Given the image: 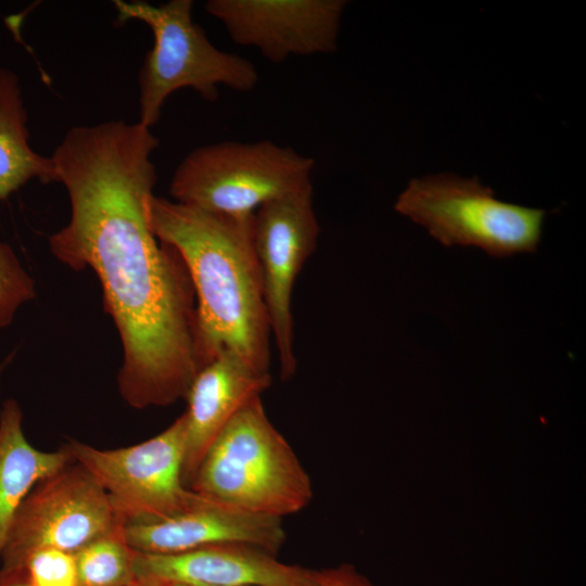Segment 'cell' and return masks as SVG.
Wrapping results in <instances>:
<instances>
[{"label":"cell","mask_w":586,"mask_h":586,"mask_svg":"<svg viewBox=\"0 0 586 586\" xmlns=\"http://www.w3.org/2000/svg\"><path fill=\"white\" fill-rule=\"evenodd\" d=\"M315 586H377L349 563L313 569Z\"/></svg>","instance_id":"obj_19"},{"label":"cell","mask_w":586,"mask_h":586,"mask_svg":"<svg viewBox=\"0 0 586 586\" xmlns=\"http://www.w3.org/2000/svg\"><path fill=\"white\" fill-rule=\"evenodd\" d=\"M148 214L154 235L178 252L190 276L206 362L227 349L269 372L271 331L254 214H220L154 194Z\"/></svg>","instance_id":"obj_2"},{"label":"cell","mask_w":586,"mask_h":586,"mask_svg":"<svg viewBox=\"0 0 586 586\" xmlns=\"http://www.w3.org/2000/svg\"><path fill=\"white\" fill-rule=\"evenodd\" d=\"M78 586H138L135 550L123 535V526L103 535L75 553Z\"/></svg>","instance_id":"obj_16"},{"label":"cell","mask_w":586,"mask_h":586,"mask_svg":"<svg viewBox=\"0 0 586 586\" xmlns=\"http://www.w3.org/2000/svg\"><path fill=\"white\" fill-rule=\"evenodd\" d=\"M11 572H20L29 586H78L75 555L61 549L35 550Z\"/></svg>","instance_id":"obj_18"},{"label":"cell","mask_w":586,"mask_h":586,"mask_svg":"<svg viewBox=\"0 0 586 586\" xmlns=\"http://www.w3.org/2000/svg\"><path fill=\"white\" fill-rule=\"evenodd\" d=\"M33 179L54 182L53 163L31 149L18 78L0 68V202Z\"/></svg>","instance_id":"obj_15"},{"label":"cell","mask_w":586,"mask_h":586,"mask_svg":"<svg viewBox=\"0 0 586 586\" xmlns=\"http://www.w3.org/2000/svg\"><path fill=\"white\" fill-rule=\"evenodd\" d=\"M320 233L314 188L272 200L254 213V246L260 267L271 339L283 380L297 366L292 295L296 278L317 247Z\"/></svg>","instance_id":"obj_9"},{"label":"cell","mask_w":586,"mask_h":586,"mask_svg":"<svg viewBox=\"0 0 586 586\" xmlns=\"http://www.w3.org/2000/svg\"><path fill=\"white\" fill-rule=\"evenodd\" d=\"M344 0H208L206 12L231 40L273 64L337 49Z\"/></svg>","instance_id":"obj_10"},{"label":"cell","mask_w":586,"mask_h":586,"mask_svg":"<svg viewBox=\"0 0 586 586\" xmlns=\"http://www.w3.org/2000/svg\"><path fill=\"white\" fill-rule=\"evenodd\" d=\"M189 488L237 508L283 519L313 500L309 474L268 418L260 396L225 426Z\"/></svg>","instance_id":"obj_3"},{"label":"cell","mask_w":586,"mask_h":586,"mask_svg":"<svg viewBox=\"0 0 586 586\" xmlns=\"http://www.w3.org/2000/svg\"><path fill=\"white\" fill-rule=\"evenodd\" d=\"M66 446L74 461L106 492L124 523L173 517L200 496L182 479L183 415L155 436L128 447L100 449L75 440Z\"/></svg>","instance_id":"obj_7"},{"label":"cell","mask_w":586,"mask_h":586,"mask_svg":"<svg viewBox=\"0 0 586 586\" xmlns=\"http://www.w3.org/2000/svg\"><path fill=\"white\" fill-rule=\"evenodd\" d=\"M270 372L259 371L239 354L219 352L194 377L184 399L186 449L182 479L189 487L207 450L231 419L271 385Z\"/></svg>","instance_id":"obj_13"},{"label":"cell","mask_w":586,"mask_h":586,"mask_svg":"<svg viewBox=\"0 0 586 586\" xmlns=\"http://www.w3.org/2000/svg\"><path fill=\"white\" fill-rule=\"evenodd\" d=\"M65 445L54 451L34 447L23 430V412L14 398L0 409V560L14 515L40 481L73 462Z\"/></svg>","instance_id":"obj_14"},{"label":"cell","mask_w":586,"mask_h":586,"mask_svg":"<svg viewBox=\"0 0 586 586\" xmlns=\"http://www.w3.org/2000/svg\"><path fill=\"white\" fill-rule=\"evenodd\" d=\"M314 167V158L269 140L220 141L182 158L169 194L202 209L251 215L265 203L311 187Z\"/></svg>","instance_id":"obj_5"},{"label":"cell","mask_w":586,"mask_h":586,"mask_svg":"<svg viewBox=\"0 0 586 586\" xmlns=\"http://www.w3.org/2000/svg\"><path fill=\"white\" fill-rule=\"evenodd\" d=\"M123 525L106 492L73 461L40 481L22 501L8 532L0 572L16 570L38 549L75 553Z\"/></svg>","instance_id":"obj_8"},{"label":"cell","mask_w":586,"mask_h":586,"mask_svg":"<svg viewBox=\"0 0 586 586\" xmlns=\"http://www.w3.org/2000/svg\"><path fill=\"white\" fill-rule=\"evenodd\" d=\"M158 139L139 123L74 126L50 156L68 194V222L49 237L53 256L98 277L120 337L118 392L135 409L184 399L203 355L193 285L178 252L149 221Z\"/></svg>","instance_id":"obj_1"},{"label":"cell","mask_w":586,"mask_h":586,"mask_svg":"<svg viewBox=\"0 0 586 586\" xmlns=\"http://www.w3.org/2000/svg\"><path fill=\"white\" fill-rule=\"evenodd\" d=\"M138 586H195L181 583H171L165 581H155V579H140L138 581Z\"/></svg>","instance_id":"obj_21"},{"label":"cell","mask_w":586,"mask_h":586,"mask_svg":"<svg viewBox=\"0 0 586 586\" xmlns=\"http://www.w3.org/2000/svg\"><path fill=\"white\" fill-rule=\"evenodd\" d=\"M0 586H29L20 572H0Z\"/></svg>","instance_id":"obj_20"},{"label":"cell","mask_w":586,"mask_h":586,"mask_svg":"<svg viewBox=\"0 0 586 586\" xmlns=\"http://www.w3.org/2000/svg\"><path fill=\"white\" fill-rule=\"evenodd\" d=\"M394 208L445 246H474L495 258L536 252L547 214L502 202L479 178L455 174L410 180Z\"/></svg>","instance_id":"obj_6"},{"label":"cell","mask_w":586,"mask_h":586,"mask_svg":"<svg viewBox=\"0 0 586 586\" xmlns=\"http://www.w3.org/2000/svg\"><path fill=\"white\" fill-rule=\"evenodd\" d=\"M138 581L195 586H315L313 569L284 563L244 543H220L174 553L135 551Z\"/></svg>","instance_id":"obj_12"},{"label":"cell","mask_w":586,"mask_h":586,"mask_svg":"<svg viewBox=\"0 0 586 586\" xmlns=\"http://www.w3.org/2000/svg\"><path fill=\"white\" fill-rule=\"evenodd\" d=\"M113 3L118 24L140 21L154 38L139 72L140 124L152 128L167 98L181 88H192L205 101L215 102L219 86L238 92H251L257 86L259 74L254 64L215 47L193 21L192 0L158 5L122 0Z\"/></svg>","instance_id":"obj_4"},{"label":"cell","mask_w":586,"mask_h":586,"mask_svg":"<svg viewBox=\"0 0 586 586\" xmlns=\"http://www.w3.org/2000/svg\"><path fill=\"white\" fill-rule=\"evenodd\" d=\"M123 535L131 549L144 553L244 543L277 555L286 538L282 519L253 513L201 494L191 507L173 517L124 523Z\"/></svg>","instance_id":"obj_11"},{"label":"cell","mask_w":586,"mask_h":586,"mask_svg":"<svg viewBox=\"0 0 586 586\" xmlns=\"http://www.w3.org/2000/svg\"><path fill=\"white\" fill-rule=\"evenodd\" d=\"M12 358V355H10L5 360L4 362H2L1 367H0V382H1V372L2 370L5 368L7 364L11 360Z\"/></svg>","instance_id":"obj_22"},{"label":"cell","mask_w":586,"mask_h":586,"mask_svg":"<svg viewBox=\"0 0 586 586\" xmlns=\"http://www.w3.org/2000/svg\"><path fill=\"white\" fill-rule=\"evenodd\" d=\"M35 297L33 278L13 249L0 241V329L9 327L21 306Z\"/></svg>","instance_id":"obj_17"}]
</instances>
